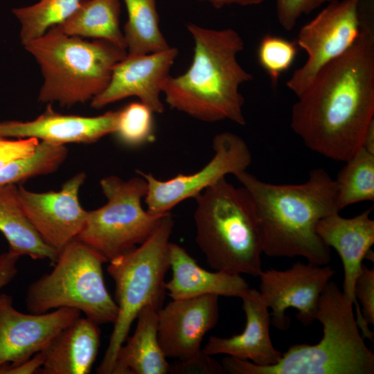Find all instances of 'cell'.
Instances as JSON below:
<instances>
[{
    "mask_svg": "<svg viewBox=\"0 0 374 374\" xmlns=\"http://www.w3.org/2000/svg\"><path fill=\"white\" fill-rule=\"evenodd\" d=\"M213 156L198 171L179 174L168 180H161L151 173L137 170L147 181V193L144 198L147 210L163 215L179 203L195 198L207 188L225 178L246 171L251 163V154L246 142L240 136L224 132L213 139Z\"/></svg>",
    "mask_w": 374,
    "mask_h": 374,
    "instance_id": "8fae6325",
    "label": "cell"
},
{
    "mask_svg": "<svg viewBox=\"0 0 374 374\" xmlns=\"http://www.w3.org/2000/svg\"><path fill=\"white\" fill-rule=\"evenodd\" d=\"M118 111L97 116L62 114L49 105L36 118L29 121L0 122V137L36 138L55 145L92 143L114 134Z\"/></svg>",
    "mask_w": 374,
    "mask_h": 374,
    "instance_id": "ac0fdd59",
    "label": "cell"
},
{
    "mask_svg": "<svg viewBox=\"0 0 374 374\" xmlns=\"http://www.w3.org/2000/svg\"><path fill=\"white\" fill-rule=\"evenodd\" d=\"M99 325L78 317L62 329L42 351V374H88L98 353Z\"/></svg>",
    "mask_w": 374,
    "mask_h": 374,
    "instance_id": "44dd1931",
    "label": "cell"
},
{
    "mask_svg": "<svg viewBox=\"0 0 374 374\" xmlns=\"http://www.w3.org/2000/svg\"><path fill=\"white\" fill-rule=\"evenodd\" d=\"M172 278L165 283L172 299H184L206 294L241 297L249 288L240 274L210 271L199 265L184 248L169 244Z\"/></svg>",
    "mask_w": 374,
    "mask_h": 374,
    "instance_id": "ffe728a7",
    "label": "cell"
},
{
    "mask_svg": "<svg viewBox=\"0 0 374 374\" xmlns=\"http://www.w3.org/2000/svg\"><path fill=\"white\" fill-rule=\"evenodd\" d=\"M154 112L141 102H134L118 111L114 134L123 144L138 147L153 141Z\"/></svg>",
    "mask_w": 374,
    "mask_h": 374,
    "instance_id": "83f0119b",
    "label": "cell"
},
{
    "mask_svg": "<svg viewBox=\"0 0 374 374\" xmlns=\"http://www.w3.org/2000/svg\"><path fill=\"white\" fill-rule=\"evenodd\" d=\"M0 139H1V138L0 137Z\"/></svg>",
    "mask_w": 374,
    "mask_h": 374,
    "instance_id": "f35d334b",
    "label": "cell"
},
{
    "mask_svg": "<svg viewBox=\"0 0 374 374\" xmlns=\"http://www.w3.org/2000/svg\"><path fill=\"white\" fill-rule=\"evenodd\" d=\"M356 299L360 306L362 317L368 324L374 325V269L364 264L355 287Z\"/></svg>",
    "mask_w": 374,
    "mask_h": 374,
    "instance_id": "f546056e",
    "label": "cell"
},
{
    "mask_svg": "<svg viewBox=\"0 0 374 374\" xmlns=\"http://www.w3.org/2000/svg\"><path fill=\"white\" fill-rule=\"evenodd\" d=\"M194 43L190 66L183 74L169 76L162 93L167 104L197 120L214 123L228 120L246 123L244 98L240 91L252 75L240 64L242 37L232 28L211 29L187 24Z\"/></svg>",
    "mask_w": 374,
    "mask_h": 374,
    "instance_id": "3957f363",
    "label": "cell"
},
{
    "mask_svg": "<svg viewBox=\"0 0 374 374\" xmlns=\"http://www.w3.org/2000/svg\"><path fill=\"white\" fill-rule=\"evenodd\" d=\"M361 31L327 64L292 109L291 127L311 150L346 162L363 145L374 121L373 2L359 6Z\"/></svg>",
    "mask_w": 374,
    "mask_h": 374,
    "instance_id": "6da1fadb",
    "label": "cell"
},
{
    "mask_svg": "<svg viewBox=\"0 0 374 374\" xmlns=\"http://www.w3.org/2000/svg\"><path fill=\"white\" fill-rule=\"evenodd\" d=\"M178 55L175 47L156 53L127 55L114 67L106 88L91 100L100 109L128 97H136L157 114H162L163 84Z\"/></svg>",
    "mask_w": 374,
    "mask_h": 374,
    "instance_id": "2e32d148",
    "label": "cell"
},
{
    "mask_svg": "<svg viewBox=\"0 0 374 374\" xmlns=\"http://www.w3.org/2000/svg\"><path fill=\"white\" fill-rule=\"evenodd\" d=\"M20 256L8 250L0 255V290L9 284L17 274V264Z\"/></svg>",
    "mask_w": 374,
    "mask_h": 374,
    "instance_id": "836d02e7",
    "label": "cell"
},
{
    "mask_svg": "<svg viewBox=\"0 0 374 374\" xmlns=\"http://www.w3.org/2000/svg\"><path fill=\"white\" fill-rule=\"evenodd\" d=\"M209 2L216 8H221L225 6L239 5L243 6H254L261 3L264 0H199Z\"/></svg>",
    "mask_w": 374,
    "mask_h": 374,
    "instance_id": "d590c367",
    "label": "cell"
},
{
    "mask_svg": "<svg viewBox=\"0 0 374 374\" xmlns=\"http://www.w3.org/2000/svg\"><path fill=\"white\" fill-rule=\"evenodd\" d=\"M362 148L374 154V121L371 122L367 129Z\"/></svg>",
    "mask_w": 374,
    "mask_h": 374,
    "instance_id": "8d00e7d4",
    "label": "cell"
},
{
    "mask_svg": "<svg viewBox=\"0 0 374 374\" xmlns=\"http://www.w3.org/2000/svg\"><path fill=\"white\" fill-rule=\"evenodd\" d=\"M150 305L137 316L133 335L119 348L112 374H166L170 365L157 336L158 310Z\"/></svg>",
    "mask_w": 374,
    "mask_h": 374,
    "instance_id": "7402d4cb",
    "label": "cell"
},
{
    "mask_svg": "<svg viewBox=\"0 0 374 374\" xmlns=\"http://www.w3.org/2000/svg\"><path fill=\"white\" fill-rule=\"evenodd\" d=\"M297 46L295 42L273 35H266L261 39L258 60L273 85L277 84L280 76L292 65L297 54Z\"/></svg>",
    "mask_w": 374,
    "mask_h": 374,
    "instance_id": "f1b7e54d",
    "label": "cell"
},
{
    "mask_svg": "<svg viewBox=\"0 0 374 374\" xmlns=\"http://www.w3.org/2000/svg\"><path fill=\"white\" fill-rule=\"evenodd\" d=\"M196 242L213 269L258 277L263 253L258 218L247 190L225 178L195 198Z\"/></svg>",
    "mask_w": 374,
    "mask_h": 374,
    "instance_id": "5b68a950",
    "label": "cell"
},
{
    "mask_svg": "<svg viewBox=\"0 0 374 374\" xmlns=\"http://www.w3.org/2000/svg\"><path fill=\"white\" fill-rule=\"evenodd\" d=\"M361 0H336L328 3L314 18L300 30L296 44L308 59L295 70L287 87L299 97L318 73L348 51L361 31L359 6Z\"/></svg>",
    "mask_w": 374,
    "mask_h": 374,
    "instance_id": "30bf717a",
    "label": "cell"
},
{
    "mask_svg": "<svg viewBox=\"0 0 374 374\" xmlns=\"http://www.w3.org/2000/svg\"><path fill=\"white\" fill-rule=\"evenodd\" d=\"M23 46L43 77L38 101L66 107L91 101L100 93L114 66L127 54L110 42L69 35L56 26Z\"/></svg>",
    "mask_w": 374,
    "mask_h": 374,
    "instance_id": "8992f818",
    "label": "cell"
},
{
    "mask_svg": "<svg viewBox=\"0 0 374 374\" xmlns=\"http://www.w3.org/2000/svg\"><path fill=\"white\" fill-rule=\"evenodd\" d=\"M240 299L246 316L244 330L230 337L211 336L202 351L211 356L227 355L260 366L277 363L282 353L272 344L269 335L271 316L260 292L249 288Z\"/></svg>",
    "mask_w": 374,
    "mask_h": 374,
    "instance_id": "d6986e66",
    "label": "cell"
},
{
    "mask_svg": "<svg viewBox=\"0 0 374 374\" xmlns=\"http://www.w3.org/2000/svg\"><path fill=\"white\" fill-rule=\"evenodd\" d=\"M127 20L123 35L129 55L146 54L169 48L159 28L156 0H124Z\"/></svg>",
    "mask_w": 374,
    "mask_h": 374,
    "instance_id": "d4e9b609",
    "label": "cell"
},
{
    "mask_svg": "<svg viewBox=\"0 0 374 374\" xmlns=\"http://www.w3.org/2000/svg\"><path fill=\"white\" fill-rule=\"evenodd\" d=\"M106 262L96 251L74 239L59 252L53 269L29 285L27 310L42 314L73 308L98 325L114 323L118 307L105 283L103 264Z\"/></svg>",
    "mask_w": 374,
    "mask_h": 374,
    "instance_id": "ba28073f",
    "label": "cell"
},
{
    "mask_svg": "<svg viewBox=\"0 0 374 374\" xmlns=\"http://www.w3.org/2000/svg\"><path fill=\"white\" fill-rule=\"evenodd\" d=\"M0 232L8 242V250L33 260H47L53 265L59 253L48 245L25 215L16 184L0 186Z\"/></svg>",
    "mask_w": 374,
    "mask_h": 374,
    "instance_id": "603a6c76",
    "label": "cell"
},
{
    "mask_svg": "<svg viewBox=\"0 0 374 374\" xmlns=\"http://www.w3.org/2000/svg\"><path fill=\"white\" fill-rule=\"evenodd\" d=\"M333 1H336V0H319V5L320 6L321 4L324 3H330Z\"/></svg>",
    "mask_w": 374,
    "mask_h": 374,
    "instance_id": "74e56055",
    "label": "cell"
},
{
    "mask_svg": "<svg viewBox=\"0 0 374 374\" xmlns=\"http://www.w3.org/2000/svg\"><path fill=\"white\" fill-rule=\"evenodd\" d=\"M86 174L78 172L59 191L36 193L18 187L21 207L42 240L58 253L76 238L83 228L88 211L78 199Z\"/></svg>",
    "mask_w": 374,
    "mask_h": 374,
    "instance_id": "4fadbf2b",
    "label": "cell"
},
{
    "mask_svg": "<svg viewBox=\"0 0 374 374\" xmlns=\"http://www.w3.org/2000/svg\"><path fill=\"white\" fill-rule=\"evenodd\" d=\"M371 211L372 208H368L351 218L343 217L339 213L330 215L319 221L316 231L327 246L334 248L339 253L344 268L342 292L353 304L357 323L364 337L373 341V333L362 317L355 294L362 261L374 244Z\"/></svg>",
    "mask_w": 374,
    "mask_h": 374,
    "instance_id": "e0dca14e",
    "label": "cell"
},
{
    "mask_svg": "<svg viewBox=\"0 0 374 374\" xmlns=\"http://www.w3.org/2000/svg\"><path fill=\"white\" fill-rule=\"evenodd\" d=\"M276 15L280 25L291 30L303 14H308L319 6V0H276Z\"/></svg>",
    "mask_w": 374,
    "mask_h": 374,
    "instance_id": "4dcf8cb0",
    "label": "cell"
},
{
    "mask_svg": "<svg viewBox=\"0 0 374 374\" xmlns=\"http://www.w3.org/2000/svg\"><path fill=\"white\" fill-rule=\"evenodd\" d=\"M203 352V351H202ZM177 373H224V371L221 364L211 357V355L204 352L197 358L181 362L176 361L174 365H170V372Z\"/></svg>",
    "mask_w": 374,
    "mask_h": 374,
    "instance_id": "d6a6232c",
    "label": "cell"
},
{
    "mask_svg": "<svg viewBox=\"0 0 374 374\" xmlns=\"http://www.w3.org/2000/svg\"><path fill=\"white\" fill-rule=\"evenodd\" d=\"M80 315V311L67 308L42 314H24L14 308L11 296L1 294L0 368L19 364L43 351Z\"/></svg>",
    "mask_w": 374,
    "mask_h": 374,
    "instance_id": "5bb4252c",
    "label": "cell"
},
{
    "mask_svg": "<svg viewBox=\"0 0 374 374\" xmlns=\"http://www.w3.org/2000/svg\"><path fill=\"white\" fill-rule=\"evenodd\" d=\"M316 319L323 326L318 344H295L272 365L260 366L231 356L223 359L231 374H373L374 354L364 343L353 303L329 281L319 303Z\"/></svg>",
    "mask_w": 374,
    "mask_h": 374,
    "instance_id": "277c9868",
    "label": "cell"
},
{
    "mask_svg": "<svg viewBox=\"0 0 374 374\" xmlns=\"http://www.w3.org/2000/svg\"><path fill=\"white\" fill-rule=\"evenodd\" d=\"M44 362L42 352L34 355L30 359L15 366L0 368V374H33L39 373Z\"/></svg>",
    "mask_w": 374,
    "mask_h": 374,
    "instance_id": "e575fe53",
    "label": "cell"
},
{
    "mask_svg": "<svg viewBox=\"0 0 374 374\" xmlns=\"http://www.w3.org/2000/svg\"><path fill=\"white\" fill-rule=\"evenodd\" d=\"M100 185L107 202L88 211L75 239L109 262L143 243L166 213L154 214L143 208L148 185L141 175L127 180L110 175L103 178Z\"/></svg>",
    "mask_w": 374,
    "mask_h": 374,
    "instance_id": "9c48e42d",
    "label": "cell"
},
{
    "mask_svg": "<svg viewBox=\"0 0 374 374\" xmlns=\"http://www.w3.org/2000/svg\"><path fill=\"white\" fill-rule=\"evenodd\" d=\"M335 179L340 210L365 201L374 200V154L362 148L346 161Z\"/></svg>",
    "mask_w": 374,
    "mask_h": 374,
    "instance_id": "484cf974",
    "label": "cell"
},
{
    "mask_svg": "<svg viewBox=\"0 0 374 374\" xmlns=\"http://www.w3.org/2000/svg\"><path fill=\"white\" fill-rule=\"evenodd\" d=\"M335 270L326 265L297 262L290 269H269L259 274L260 294L271 310V323L280 330H287L289 308L297 311L296 317L304 326L316 319L321 295L335 275Z\"/></svg>",
    "mask_w": 374,
    "mask_h": 374,
    "instance_id": "7c38bea8",
    "label": "cell"
},
{
    "mask_svg": "<svg viewBox=\"0 0 374 374\" xmlns=\"http://www.w3.org/2000/svg\"><path fill=\"white\" fill-rule=\"evenodd\" d=\"M173 226V218L168 213L143 243L109 262L107 270L114 281L118 313L97 373L112 374L118 351L141 310L150 305L162 307Z\"/></svg>",
    "mask_w": 374,
    "mask_h": 374,
    "instance_id": "52a82bcc",
    "label": "cell"
},
{
    "mask_svg": "<svg viewBox=\"0 0 374 374\" xmlns=\"http://www.w3.org/2000/svg\"><path fill=\"white\" fill-rule=\"evenodd\" d=\"M255 207L263 253L270 257L301 256L326 265L330 248L316 231L319 220L339 213L337 185L323 168L310 171L300 184H274L246 171L234 175Z\"/></svg>",
    "mask_w": 374,
    "mask_h": 374,
    "instance_id": "7a4b0ae2",
    "label": "cell"
},
{
    "mask_svg": "<svg viewBox=\"0 0 374 374\" xmlns=\"http://www.w3.org/2000/svg\"><path fill=\"white\" fill-rule=\"evenodd\" d=\"M82 0H39L34 4L15 8L12 13L20 24L22 45L42 36L51 27L64 21Z\"/></svg>",
    "mask_w": 374,
    "mask_h": 374,
    "instance_id": "4316f807",
    "label": "cell"
},
{
    "mask_svg": "<svg viewBox=\"0 0 374 374\" xmlns=\"http://www.w3.org/2000/svg\"><path fill=\"white\" fill-rule=\"evenodd\" d=\"M120 15L119 0H82L73 14L56 26L66 35L104 39L127 50Z\"/></svg>",
    "mask_w": 374,
    "mask_h": 374,
    "instance_id": "cb8c5ba5",
    "label": "cell"
},
{
    "mask_svg": "<svg viewBox=\"0 0 374 374\" xmlns=\"http://www.w3.org/2000/svg\"><path fill=\"white\" fill-rule=\"evenodd\" d=\"M39 143L36 138H20L17 140L0 139V169L32 156Z\"/></svg>",
    "mask_w": 374,
    "mask_h": 374,
    "instance_id": "1f68e13d",
    "label": "cell"
},
{
    "mask_svg": "<svg viewBox=\"0 0 374 374\" xmlns=\"http://www.w3.org/2000/svg\"><path fill=\"white\" fill-rule=\"evenodd\" d=\"M218 297L172 299L158 310V340L166 357L186 362L202 354V340L218 321Z\"/></svg>",
    "mask_w": 374,
    "mask_h": 374,
    "instance_id": "9a60e30c",
    "label": "cell"
}]
</instances>
